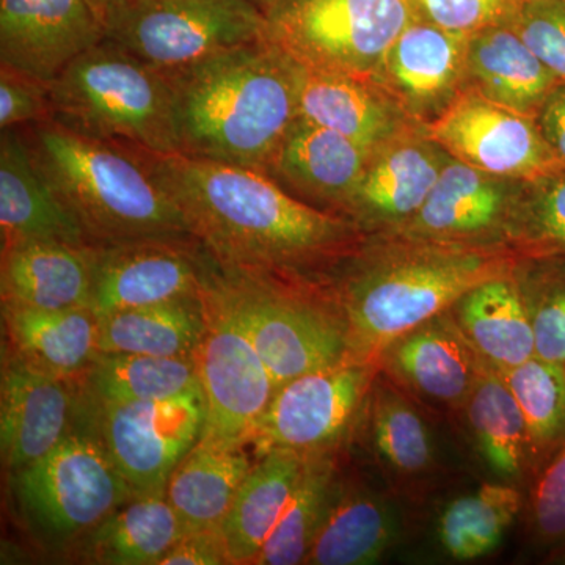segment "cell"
I'll list each match as a JSON object with an SVG mask.
<instances>
[{"instance_id":"1","label":"cell","mask_w":565,"mask_h":565,"mask_svg":"<svg viewBox=\"0 0 565 565\" xmlns=\"http://www.w3.org/2000/svg\"><path fill=\"white\" fill-rule=\"evenodd\" d=\"M193 239L230 273L322 286L363 244L351 218L300 202L269 174L189 156H147Z\"/></svg>"},{"instance_id":"2","label":"cell","mask_w":565,"mask_h":565,"mask_svg":"<svg viewBox=\"0 0 565 565\" xmlns=\"http://www.w3.org/2000/svg\"><path fill=\"white\" fill-rule=\"evenodd\" d=\"M360 245L334 288L352 359L377 363L386 345L452 307L471 289L515 274L523 263L508 244H460L385 234Z\"/></svg>"},{"instance_id":"3","label":"cell","mask_w":565,"mask_h":565,"mask_svg":"<svg viewBox=\"0 0 565 565\" xmlns=\"http://www.w3.org/2000/svg\"><path fill=\"white\" fill-rule=\"evenodd\" d=\"M180 154L269 174L294 120L297 65L267 40L167 74Z\"/></svg>"},{"instance_id":"4","label":"cell","mask_w":565,"mask_h":565,"mask_svg":"<svg viewBox=\"0 0 565 565\" xmlns=\"http://www.w3.org/2000/svg\"><path fill=\"white\" fill-rule=\"evenodd\" d=\"M25 128L40 172L92 247L195 241L147 156L71 132L51 118Z\"/></svg>"},{"instance_id":"5","label":"cell","mask_w":565,"mask_h":565,"mask_svg":"<svg viewBox=\"0 0 565 565\" xmlns=\"http://www.w3.org/2000/svg\"><path fill=\"white\" fill-rule=\"evenodd\" d=\"M50 118L145 156L180 154L169 77L104 40L47 85Z\"/></svg>"},{"instance_id":"6","label":"cell","mask_w":565,"mask_h":565,"mask_svg":"<svg viewBox=\"0 0 565 565\" xmlns=\"http://www.w3.org/2000/svg\"><path fill=\"white\" fill-rule=\"evenodd\" d=\"M217 273L275 388L352 359L343 316L329 289L218 266Z\"/></svg>"},{"instance_id":"7","label":"cell","mask_w":565,"mask_h":565,"mask_svg":"<svg viewBox=\"0 0 565 565\" xmlns=\"http://www.w3.org/2000/svg\"><path fill=\"white\" fill-rule=\"evenodd\" d=\"M262 9L264 40L297 65L374 82L419 17L412 0H264Z\"/></svg>"},{"instance_id":"8","label":"cell","mask_w":565,"mask_h":565,"mask_svg":"<svg viewBox=\"0 0 565 565\" xmlns=\"http://www.w3.org/2000/svg\"><path fill=\"white\" fill-rule=\"evenodd\" d=\"M85 414L84 426L76 424L50 455L11 473L22 515L52 544L90 533L136 498Z\"/></svg>"},{"instance_id":"9","label":"cell","mask_w":565,"mask_h":565,"mask_svg":"<svg viewBox=\"0 0 565 565\" xmlns=\"http://www.w3.org/2000/svg\"><path fill=\"white\" fill-rule=\"evenodd\" d=\"M202 297L206 329L193 355L206 404L199 441L226 448L247 446L277 388L212 259Z\"/></svg>"},{"instance_id":"10","label":"cell","mask_w":565,"mask_h":565,"mask_svg":"<svg viewBox=\"0 0 565 565\" xmlns=\"http://www.w3.org/2000/svg\"><path fill=\"white\" fill-rule=\"evenodd\" d=\"M106 40L163 74L264 40L256 0H132L106 25Z\"/></svg>"},{"instance_id":"11","label":"cell","mask_w":565,"mask_h":565,"mask_svg":"<svg viewBox=\"0 0 565 565\" xmlns=\"http://www.w3.org/2000/svg\"><path fill=\"white\" fill-rule=\"evenodd\" d=\"M379 371L375 362L351 359L281 385L253 434L256 456L333 455L363 424Z\"/></svg>"},{"instance_id":"12","label":"cell","mask_w":565,"mask_h":565,"mask_svg":"<svg viewBox=\"0 0 565 565\" xmlns=\"http://www.w3.org/2000/svg\"><path fill=\"white\" fill-rule=\"evenodd\" d=\"M82 404L136 498L167 493L202 437L206 412L202 388L169 399Z\"/></svg>"},{"instance_id":"13","label":"cell","mask_w":565,"mask_h":565,"mask_svg":"<svg viewBox=\"0 0 565 565\" xmlns=\"http://www.w3.org/2000/svg\"><path fill=\"white\" fill-rule=\"evenodd\" d=\"M424 132L452 159L493 177L537 182L565 172L537 120L467 87Z\"/></svg>"},{"instance_id":"14","label":"cell","mask_w":565,"mask_h":565,"mask_svg":"<svg viewBox=\"0 0 565 565\" xmlns=\"http://www.w3.org/2000/svg\"><path fill=\"white\" fill-rule=\"evenodd\" d=\"M211 258L196 241H141L92 247L90 310L96 318L199 296Z\"/></svg>"},{"instance_id":"15","label":"cell","mask_w":565,"mask_h":565,"mask_svg":"<svg viewBox=\"0 0 565 565\" xmlns=\"http://www.w3.org/2000/svg\"><path fill=\"white\" fill-rule=\"evenodd\" d=\"M525 184L449 158L422 210L394 234L438 243L508 244Z\"/></svg>"},{"instance_id":"16","label":"cell","mask_w":565,"mask_h":565,"mask_svg":"<svg viewBox=\"0 0 565 565\" xmlns=\"http://www.w3.org/2000/svg\"><path fill=\"white\" fill-rule=\"evenodd\" d=\"M377 364L415 403L444 411H462L487 367L452 308L386 345Z\"/></svg>"},{"instance_id":"17","label":"cell","mask_w":565,"mask_h":565,"mask_svg":"<svg viewBox=\"0 0 565 565\" xmlns=\"http://www.w3.org/2000/svg\"><path fill=\"white\" fill-rule=\"evenodd\" d=\"M104 40L88 0H0V66L43 84Z\"/></svg>"},{"instance_id":"18","label":"cell","mask_w":565,"mask_h":565,"mask_svg":"<svg viewBox=\"0 0 565 565\" xmlns=\"http://www.w3.org/2000/svg\"><path fill=\"white\" fill-rule=\"evenodd\" d=\"M73 382L43 373L9 351L0 384V451L11 473L50 455L79 422Z\"/></svg>"},{"instance_id":"19","label":"cell","mask_w":565,"mask_h":565,"mask_svg":"<svg viewBox=\"0 0 565 565\" xmlns=\"http://www.w3.org/2000/svg\"><path fill=\"white\" fill-rule=\"evenodd\" d=\"M467 43L468 36L416 17L386 52L377 84L424 128L468 87Z\"/></svg>"},{"instance_id":"20","label":"cell","mask_w":565,"mask_h":565,"mask_svg":"<svg viewBox=\"0 0 565 565\" xmlns=\"http://www.w3.org/2000/svg\"><path fill=\"white\" fill-rule=\"evenodd\" d=\"M449 158L424 128L397 137L371 154L344 217L363 232H399L422 210Z\"/></svg>"},{"instance_id":"21","label":"cell","mask_w":565,"mask_h":565,"mask_svg":"<svg viewBox=\"0 0 565 565\" xmlns=\"http://www.w3.org/2000/svg\"><path fill=\"white\" fill-rule=\"evenodd\" d=\"M297 104L299 117L340 132L370 152L423 128L377 82L300 65Z\"/></svg>"},{"instance_id":"22","label":"cell","mask_w":565,"mask_h":565,"mask_svg":"<svg viewBox=\"0 0 565 565\" xmlns=\"http://www.w3.org/2000/svg\"><path fill=\"white\" fill-rule=\"evenodd\" d=\"M0 239L2 248L41 241L88 245L79 223L40 172L20 128L0 137Z\"/></svg>"},{"instance_id":"23","label":"cell","mask_w":565,"mask_h":565,"mask_svg":"<svg viewBox=\"0 0 565 565\" xmlns=\"http://www.w3.org/2000/svg\"><path fill=\"white\" fill-rule=\"evenodd\" d=\"M371 154L340 132L297 117L275 152L269 177L344 212Z\"/></svg>"},{"instance_id":"24","label":"cell","mask_w":565,"mask_h":565,"mask_svg":"<svg viewBox=\"0 0 565 565\" xmlns=\"http://www.w3.org/2000/svg\"><path fill=\"white\" fill-rule=\"evenodd\" d=\"M2 305L90 308L92 245L22 243L2 248Z\"/></svg>"},{"instance_id":"25","label":"cell","mask_w":565,"mask_h":565,"mask_svg":"<svg viewBox=\"0 0 565 565\" xmlns=\"http://www.w3.org/2000/svg\"><path fill=\"white\" fill-rule=\"evenodd\" d=\"M10 352L62 381L81 384L98 355L99 321L90 308L36 310L2 305Z\"/></svg>"},{"instance_id":"26","label":"cell","mask_w":565,"mask_h":565,"mask_svg":"<svg viewBox=\"0 0 565 565\" xmlns=\"http://www.w3.org/2000/svg\"><path fill=\"white\" fill-rule=\"evenodd\" d=\"M403 519L385 494L340 481L305 564L371 565L399 542Z\"/></svg>"},{"instance_id":"27","label":"cell","mask_w":565,"mask_h":565,"mask_svg":"<svg viewBox=\"0 0 565 565\" xmlns=\"http://www.w3.org/2000/svg\"><path fill=\"white\" fill-rule=\"evenodd\" d=\"M467 76L468 87L533 118L559 84L509 22L468 36Z\"/></svg>"},{"instance_id":"28","label":"cell","mask_w":565,"mask_h":565,"mask_svg":"<svg viewBox=\"0 0 565 565\" xmlns=\"http://www.w3.org/2000/svg\"><path fill=\"white\" fill-rule=\"evenodd\" d=\"M308 456L266 452L253 465L221 525L230 564H253L288 508Z\"/></svg>"},{"instance_id":"29","label":"cell","mask_w":565,"mask_h":565,"mask_svg":"<svg viewBox=\"0 0 565 565\" xmlns=\"http://www.w3.org/2000/svg\"><path fill=\"white\" fill-rule=\"evenodd\" d=\"M516 273L476 286L452 307L476 352L498 373L535 356L533 326Z\"/></svg>"},{"instance_id":"30","label":"cell","mask_w":565,"mask_h":565,"mask_svg":"<svg viewBox=\"0 0 565 565\" xmlns=\"http://www.w3.org/2000/svg\"><path fill=\"white\" fill-rule=\"evenodd\" d=\"M384 471L399 482L434 475L437 452L433 433L418 405L379 371L363 419Z\"/></svg>"},{"instance_id":"31","label":"cell","mask_w":565,"mask_h":565,"mask_svg":"<svg viewBox=\"0 0 565 565\" xmlns=\"http://www.w3.org/2000/svg\"><path fill=\"white\" fill-rule=\"evenodd\" d=\"M253 465L245 446H193L166 493L185 531L221 527Z\"/></svg>"},{"instance_id":"32","label":"cell","mask_w":565,"mask_h":565,"mask_svg":"<svg viewBox=\"0 0 565 565\" xmlns=\"http://www.w3.org/2000/svg\"><path fill=\"white\" fill-rule=\"evenodd\" d=\"M462 411L476 449L493 475L514 486L533 478L525 416L500 373L487 366Z\"/></svg>"},{"instance_id":"33","label":"cell","mask_w":565,"mask_h":565,"mask_svg":"<svg viewBox=\"0 0 565 565\" xmlns=\"http://www.w3.org/2000/svg\"><path fill=\"white\" fill-rule=\"evenodd\" d=\"M184 533L166 494L134 498L84 535L82 557L103 565H159Z\"/></svg>"},{"instance_id":"34","label":"cell","mask_w":565,"mask_h":565,"mask_svg":"<svg viewBox=\"0 0 565 565\" xmlns=\"http://www.w3.org/2000/svg\"><path fill=\"white\" fill-rule=\"evenodd\" d=\"M98 351L152 356H193L206 316L202 292L117 311L98 319Z\"/></svg>"},{"instance_id":"35","label":"cell","mask_w":565,"mask_h":565,"mask_svg":"<svg viewBox=\"0 0 565 565\" xmlns=\"http://www.w3.org/2000/svg\"><path fill=\"white\" fill-rule=\"evenodd\" d=\"M79 385L90 404L169 399L202 388L193 356L120 352H98Z\"/></svg>"},{"instance_id":"36","label":"cell","mask_w":565,"mask_h":565,"mask_svg":"<svg viewBox=\"0 0 565 565\" xmlns=\"http://www.w3.org/2000/svg\"><path fill=\"white\" fill-rule=\"evenodd\" d=\"M522 508L516 486L482 484L445 505L438 519V541L452 559H481L501 545Z\"/></svg>"},{"instance_id":"37","label":"cell","mask_w":565,"mask_h":565,"mask_svg":"<svg viewBox=\"0 0 565 565\" xmlns=\"http://www.w3.org/2000/svg\"><path fill=\"white\" fill-rule=\"evenodd\" d=\"M338 486L340 479L333 455L308 456L288 508L253 564H305Z\"/></svg>"},{"instance_id":"38","label":"cell","mask_w":565,"mask_h":565,"mask_svg":"<svg viewBox=\"0 0 565 565\" xmlns=\"http://www.w3.org/2000/svg\"><path fill=\"white\" fill-rule=\"evenodd\" d=\"M500 374L525 416L535 473L565 444V367L533 356Z\"/></svg>"},{"instance_id":"39","label":"cell","mask_w":565,"mask_h":565,"mask_svg":"<svg viewBox=\"0 0 565 565\" xmlns=\"http://www.w3.org/2000/svg\"><path fill=\"white\" fill-rule=\"evenodd\" d=\"M508 244L523 259H565V172L526 182Z\"/></svg>"},{"instance_id":"40","label":"cell","mask_w":565,"mask_h":565,"mask_svg":"<svg viewBox=\"0 0 565 565\" xmlns=\"http://www.w3.org/2000/svg\"><path fill=\"white\" fill-rule=\"evenodd\" d=\"M525 262V259H523ZM519 267V280L535 341V356L565 367V259H527Z\"/></svg>"},{"instance_id":"41","label":"cell","mask_w":565,"mask_h":565,"mask_svg":"<svg viewBox=\"0 0 565 565\" xmlns=\"http://www.w3.org/2000/svg\"><path fill=\"white\" fill-rule=\"evenodd\" d=\"M509 24L559 84H565V2L522 0Z\"/></svg>"},{"instance_id":"42","label":"cell","mask_w":565,"mask_h":565,"mask_svg":"<svg viewBox=\"0 0 565 565\" xmlns=\"http://www.w3.org/2000/svg\"><path fill=\"white\" fill-rule=\"evenodd\" d=\"M527 515L535 542L552 550L565 541V444L531 478Z\"/></svg>"},{"instance_id":"43","label":"cell","mask_w":565,"mask_h":565,"mask_svg":"<svg viewBox=\"0 0 565 565\" xmlns=\"http://www.w3.org/2000/svg\"><path fill=\"white\" fill-rule=\"evenodd\" d=\"M424 20L457 35L475 33L504 24L514 17L522 0H412Z\"/></svg>"},{"instance_id":"44","label":"cell","mask_w":565,"mask_h":565,"mask_svg":"<svg viewBox=\"0 0 565 565\" xmlns=\"http://www.w3.org/2000/svg\"><path fill=\"white\" fill-rule=\"evenodd\" d=\"M47 85L17 71L0 68V129L24 128L50 118Z\"/></svg>"},{"instance_id":"45","label":"cell","mask_w":565,"mask_h":565,"mask_svg":"<svg viewBox=\"0 0 565 565\" xmlns=\"http://www.w3.org/2000/svg\"><path fill=\"white\" fill-rule=\"evenodd\" d=\"M230 564L221 527L185 531L162 557L159 565Z\"/></svg>"},{"instance_id":"46","label":"cell","mask_w":565,"mask_h":565,"mask_svg":"<svg viewBox=\"0 0 565 565\" xmlns=\"http://www.w3.org/2000/svg\"><path fill=\"white\" fill-rule=\"evenodd\" d=\"M535 120L545 140L565 166V84H557L546 96Z\"/></svg>"},{"instance_id":"47","label":"cell","mask_w":565,"mask_h":565,"mask_svg":"<svg viewBox=\"0 0 565 565\" xmlns=\"http://www.w3.org/2000/svg\"><path fill=\"white\" fill-rule=\"evenodd\" d=\"M88 2L92 3L93 9L99 14L104 24L107 25L110 18L121 9H125L126 6H129L132 0H88Z\"/></svg>"},{"instance_id":"48","label":"cell","mask_w":565,"mask_h":565,"mask_svg":"<svg viewBox=\"0 0 565 565\" xmlns=\"http://www.w3.org/2000/svg\"><path fill=\"white\" fill-rule=\"evenodd\" d=\"M546 563L550 564H565V541L561 542L556 546H553L552 550H548V555H546Z\"/></svg>"},{"instance_id":"49","label":"cell","mask_w":565,"mask_h":565,"mask_svg":"<svg viewBox=\"0 0 565 565\" xmlns=\"http://www.w3.org/2000/svg\"><path fill=\"white\" fill-rule=\"evenodd\" d=\"M256 2L259 3V6H262V3L264 2V0H256Z\"/></svg>"},{"instance_id":"50","label":"cell","mask_w":565,"mask_h":565,"mask_svg":"<svg viewBox=\"0 0 565 565\" xmlns=\"http://www.w3.org/2000/svg\"><path fill=\"white\" fill-rule=\"evenodd\" d=\"M563 2H565V0H563Z\"/></svg>"}]
</instances>
